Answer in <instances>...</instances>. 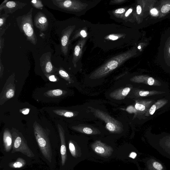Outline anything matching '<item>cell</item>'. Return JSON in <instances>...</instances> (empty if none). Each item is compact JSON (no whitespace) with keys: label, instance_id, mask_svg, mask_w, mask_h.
<instances>
[{"label":"cell","instance_id":"cell-17","mask_svg":"<svg viewBox=\"0 0 170 170\" xmlns=\"http://www.w3.org/2000/svg\"><path fill=\"white\" fill-rule=\"evenodd\" d=\"M9 15L7 14L4 13L3 14L1 15H0V28H1V33H0V37H2L5 31L7 29L9 26L6 27L5 26L6 20L7 18L9 17Z\"/></svg>","mask_w":170,"mask_h":170},{"label":"cell","instance_id":"cell-29","mask_svg":"<svg viewBox=\"0 0 170 170\" xmlns=\"http://www.w3.org/2000/svg\"><path fill=\"white\" fill-rule=\"evenodd\" d=\"M156 109V106L155 105H153L150 110V113L152 115L155 113Z\"/></svg>","mask_w":170,"mask_h":170},{"label":"cell","instance_id":"cell-39","mask_svg":"<svg viewBox=\"0 0 170 170\" xmlns=\"http://www.w3.org/2000/svg\"><path fill=\"white\" fill-rule=\"evenodd\" d=\"M151 12L152 14L154 15H156L158 14V11L156 9H153L151 10Z\"/></svg>","mask_w":170,"mask_h":170},{"label":"cell","instance_id":"cell-20","mask_svg":"<svg viewBox=\"0 0 170 170\" xmlns=\"http://www.w3.org/2000/svg\"><path fill=\"white\" fill-rule=\"evenodd\" d=\"M15 94V89L13 87H11L6 90L4 93V97L5 99H9L14 97Z\"/></svg>","mask_w":170,"mask_h":170},{"label":"cell","instance_id":"cell-42","mask_svg":"<svg viewBox=\"0 0 170 170\" xmlns=\"http://www.w3.org/2000/svg\"><path fill=\"white\" fill-rule=\"evenodd\" d=\"M169 53L170 54V48H169Z\"/></svg>","mask_w":170,"mask_h":170},{"label":"cell","instance_id":"cell-24","mask_svg":"<svg viewBox=\"0 0 170 170\" xmlns=\"http://www.w3.org/2000/svg\"><path fill=\"white\" fill-rule=\"evenodd\" d=\"M153 169L156 170H162L163 166L159 163L157 161H154L153 163Z\"/></svg>","mask_w":170,"mask_h":170},{"label":"cell","instance_id":"cell-31","mask_svg":"<svg viewBox=\"0 0 170 170\" xmlns=\"http://www.w3.org/2000/svg\"><path fill=\"white\" fill-rule=\"evenodd\" d=\"M155 80L152 78H150L148 79L147 83L150 86H152L154 84Z\"/></svg>","mask_w":170,"mask_h":170},{"label":"cell","instance_id":"cell-11","mask_svg":"<svg viewBox=\"0 0 170 170\" xmlns=\"http://www.w3.org/2000/svg\"><path fill=\"white\" fill-rule=\"evenodd\" d=\"M13 149V152H21L29 157L33 155L24 140L19 136L15 139Z\"/></svg>","mask_w":170,"mask_h":170},{"label":"cell","instance_id":"cell-41","mask_svg":"<svg viewBox=\"0 0 170 170\" xmlns=\"http://www.w3.org/2000/svg\"><path fill=\"white\" fill-rule=\"evenodd\" d=\"M138 48L139 49H141V46H139L138 47Z\"/></svg>","mask_w":170,"mask_h":170},{"label":"cell","instance_id":"cell-10","mask_svg":"<svg viewBox=\"0 0 170 170\" xmlns=\"http://www.w3.org/2000/svg\"><path fill=\"white\" fill-rule=\"evenodd\" d=\"M74 29V27L70 26L66 28L62 32L61 37V49L62 53L65 56L67 54L70 37Z\"/></svg>","mask_w":170,"mask_h":170},{"label":"cell","instance_id":"cell-6","mask_svg":"<svg viewBox=\"0 0 170 170\" xmlns=\"http://www.w3.org/2000/svg\"><path fill=\"white\" fill-rule=\"evenodd\" d=\"M95 116L103 121L106 124V128L110 133L113 134L121 133L123 130L122 123L112 117L108 113L100 110L91 108Z\"/></svg>","mask_w":170,"mask_h":170},{"label":"cell","instance_id":"cell-14","mask_svg":"<svg viewBox=\"0 0 170 170\" xmlns=\"http://www.w3.org/2000/svg\"><path fill=\"white\" fill-rule=\"evenodd\" d=\"M72 128L78 132L88 135H96L101 134L97 129L87 125H79L73 127Z\"/></svg>","mask_w":170,"mask_h":170},{"label":"cell","instance_id":"cell-5","mask_svg":"<svg viewBox=\"0 0 170 170\" xmlns=\"http://www.w3.org/2000/svg\"><path fill=\"white\" fill-rule=\"evenodd\" d=\"M68 149L71 162L73 166L90 157L89 147L87 143L79 144L70 140L68 142Z\"/></svg>","mask_w":170,"mask_h":170},{"label":"cell","instance_id":"cell-33","mask_svg":"<svg viewBox=\"0 0 170 170\" xmlns=\"http://www.w3.org/2000/svg\"><path fill=\"white\" fill-rule=\"evenodd\" d=\"M108 38L110 39H111L112 40H117L118 38L119 37L116 36L111 35H110Z\"/></svg>","mask_w":170,"mask_h":170},{"label":"cell","instance_id":"cell-12","mask_svg":"<svg viewBox=\"0 0 170 170\" xmlns=\"http://www.w3.org/2000/svg\"><path fill=\"white\" fill-rule=\"evenodd\" d=\"M34 23L35 26L41 31H45L48 28V20L46 16L42 12H38L36 15Z\"/></svg>","mask_w":170,"mask_h":170},{"label":"cell","instance_id":"cell-8","mask_svg":"<svg viewBox=\"0 0 170 170\" xmlns=\"http://www.w3.org/2000/svg\"><path fill=\"white\" fill-rule=\"evenodd\" d=\"M27 4L17 1H9L5 0L0 5L1 12L4 10L7 14H12L18 9H23L25 7Z\"/></svg>","mask_w":170,"mask_h":170},{"label":"cell","instance_id":"cell-19","mask_svg":"<svg viewBox=\"0 0 170 170\" xmlns=\"http://www.w3.org/2000/svg\"><path fill=\"white\" fill-rule=\"evenodd\" d=\"M46 95L49 97H58L64 94V92L62 90L59 89L50 90L46 93Z\"/></svg>","mask_w":170,"mask_h":170},{"label":"cell","instance_id":"cell-1","mask_svg":"<svg viewBox=\"0 0 170 170\" xmlns=\"http://www.w3.org/2000/svg\"><path fill=\"white\" fill-rule=\"evenodd\" d=\"M90 157L95 159L108 161L116 155V147L112 144L97 139L89 146Z\"/></svg>","mask_w":170,"mask_h":170},{"label":"cell","instance_id":"cell-38","mask_svg":"<svg viewBox=\"0 0 170 170\" xmlns=\"http://www.w3.org/2000/svg\"><path fill=\"white\" fill-rule=\"evenodd\" d=\"M81 34L82 37L84 38L86 37L87 36L86 33L84 30H82L81 32Z\"/></svg>","mask_w":170,"mask_h":170},{"label":"cell","instance_id":"cell-18","mask_svg":"<svg viewBox=\"0 0 170 170\" xmlns=\"http://www.w3.org/2000/svg\"><path fill=\"white\" fill-rule=\"evenodd\" d=\"M54 113L59 116L66 117L70 118L75 116L76 113L72 111L64 110H54Z\"/></svg>","mask_w":170,"mask_h":170},{"label":"cell","instance_id":"cell-23","mask_svg":"<svg viewBox=\"0 0 170 170\" xmlns=\"http://www.w3.org/2000/svg\"><path fill=\"white\" fill-rule=\"evenodd\" d=\"M25 163L24 161L20 160L15 162L11 165V167L13 168L19 169L21 168L25 165Z\"/></svg>","mask_w":170,"mask_h":170},{"label":"cell","instance_id":"cell-22","mask_svg":"<svg viewBox=\"0 0 170 170\" xmlns=\"http://www.w3.org/2000/svg\"><path fill=\"white\" fill-rule=\"evenodd\" d=\"M31 3L33 7L39 9H43L44 5L41 1L40 0H33Z\"/></svg>","mask_w":170,"mask_h":170},{"label":"cell","instance_id":"cell-28","mask_svg":"<svg viewBox=\"0 0 170 170\" xmlns=\"http://www.w3.org/2000/svg\"><path fill=\"white\" fill-rule=\"evenodd\" d=\"M126 111L130 113H134L136 112L135 109L131 106L128 107L126 109Z\"/></svg>","mask_w":170,"mask_h":170},{"label":"cell","instance_id":"cell-32","mask_svg":"<svg viewBox=\"0 0 170 170\" xmlns=\"http://www.w3.org/2000/svg\"><path fill=\"white\" fill-rule=\"evenodd\" d=\"M149 94V92L147 91H140L139 93V95L141 96V97H146V96Z\"/></svg>","mask_w":170,"mask_h":170},{"label":"cell","instance_id":"cell-40","mask_svg":"<svg viewBox=\"0 0 170 170\" xmlns=\"http://www.w3.org/2000/svg\"><path fill=\"white\" fill-rule=\"evenodd\" d=\"M132 9H129L125 14V16L126 17H128V16L130 15V14L132 12Z\"/></svg>","mask_w":170,"mask_h":170},{"label":"cell","instance_id":"cell-36","mask_svg":"<svg viewBox=\"0 0 170 170\" xmlns=\"http://www.w3.org/2000/svg\"><path fill=\"white\" fill-rule=\"evenodd\" d=\"M21 111L22 113L24 115H26L29 113V109H25L22 110Z\"/></svg>","mask_w":170,"mask_h":170},{"label":"cell","instance_id":"cell-2","mask_svg":"<svg viewBox=\"0 0 170 170\" xmlns=\"http://www.w3.org/2000/svg\"><path fill=\"white\" fill-rule=\"evenodd\" d=\"M131 56L130 53L127 52L115 57L93 72L90 75L89 78L95 79L104 77L126 61Z\"/></svg>","mask_w":170,"mask_h":170},{"label":"cell","instance_id":"cell-35","mask_svg":"<svg viewBox=\"0 0 170 170\" xmlns=\"http://www.w3.org/2000/svg\"><path fill=\"white\" fill-rule=\"evenodd\" d=\"M125 12V9L123 8L121 9H118L115 11V12L117 14H122Z\"/></svg>","mask_w":170,"mask_h":170},{"label":"cell","instance_id":"cell-9","mask_svg":"<svg viewBox=\"0 0 170 170\" xmlns=\"http://www.w3.org/2000/svg\"><path fill=\"white\" fill-rule=\"evenodd\" d=\"M51 53L44 54L40 58V65L44 73L50 75L54 72V67L52 64Z\"/></svg>","mask_w":170,"mask_h":170},{"label":"cell","instance_id":"cell-26","mask_svg":"<svg viewBox=\"0 0 170 170\" xmlns=\"http://www.w3.org/2000/svg\"><path fill=\"white\" fill-rule=\"evenodd\" d=\"M170 10V4H167L163 5L161 9V12L163 13H166L169 12Z\"/></svg>","mask_w":170,"mask_h":170},{"label":"cell","instance_id":"cell-7","mask_svg":"<svg viewBox=\"0 0 170 170\" xmlns=\"http://www.w3.org/2000/svg\"><path fill=\"white\" fill-rule=\"evenodd\" d=\"M54 9L65 12H76L80 9V4L75 1L53 0Z\"/></svg>","mask_w":170,"mask_h":170},{"label":"cell","instance_id":"cell-27","mask_svg":"<svg viewBox=\"0 0 170 170\" xmlns=\"http://www.w3.org/2000/svg\"><path fill=\"white\" fill-rule=\"evenodd\" d=\"M4 45V39L3 38L0 37V54L1 56L2 54L3 49Z\"/></svg>","mask_w":170,"mask_h":170},{"label":"cell","instance_id":"cell-34","mask_svg":"<svg viewBox=\"0 0 170 170\" xmlns=\"http://www.w3.org/2000/svg\"><path fill=\"white\" fill-rule=\"evenodd\" d=\"M49 80L51 81H57V78L54 75H50L48 76Z\"/></svg>","mask_w":170,"mask_h":170},{"label":"cell","instance_id":"cell-16","mask_svg":"<svg viewBox=\"0 0 170 170\" xmlns=\"http://www.w3.org/2000/svg\"><path fill=\"white\" fill-rule=\"evenodd\" d=\"M4 142L5 150L9 152L12 147V139L10 131L6 130L4 134Z\"/></svg>","mask_w":170,"mask_h":170},{"label":"cell","instance_id":"cell-37","mask_svg":"<svg viewBox=\"0 0 170 170\" xmlns=\"http://www.w3.org/2000/svg\"><path fill=\"white\" fill-rule=\"evenodd\" d=\"M137 12L138 15H140L142 12V8L140 5H138L137 7Z\"/></svg>","mask_w":170,"mask_h":170},{"label":"cell","instance_id":"cell-21","mask_svg":"<svg viewBox=\"0 0 170 170\" xmlns=\"http://www.w3.org/2000/svg\"><path fill=\"white\" fill-rule=\"evenodd\" d=\"M59 74L62 77L65 79L66 80L68 81H70V76L65 71L62 69V68H60L58 69Z\"/></svg>","mask_w":170,"mask_h":170},{"label":"cell","instance_id":"cell-4","mask_svg":"<svg viewBox=\"0 0 170 170\" xmlns=\"http://www.w3.org/2000/svg\"><path fill=\"white\" fill-rule=\"evenodd\" d=\"M33 128L35 138L41 151L46 159L51 161L52 153L47 132L36 122L34 123Z\"/></svg>","mask_w":170,"mask_h":170},{"label":"cell","instance_id":"cell-13","mask_svg":"<svg viewBox=\"0 0 170 170\" xmlns=\"http://www.w3.org/2000/svg\"><path fill=\"white\" fill-rule=\"evenodd\" d=\"M59 132L61 141V155L62 164L64 166L67 160V148L66 147L65 131L62 126L57 125Z\"/></svg>","mask_w":170,"mask_h":170},{"label":"cell","instance_id":"cell-25","mask_svg":"<svg viewBox=\"0 0 170 170\" xmlns=\"http://www.w3.org/2000/svg\"><path fill=\"white\" fill-rule=\"evenodd\" d=\"M135 108L137 110L143 111L145 110L146 108L142 104L137 103L135 105Z\"/></svg>","mask_w":170,"mask_h":170},{"label":"cell","instance_id":"cell-15","mask_svg":"<svg viewBox=\"0 0 170 170\" xmlns=\"http://www.w3.org/2000/svg\"><path fill=\"white\" fill-rule=\"evenodd\" d=\"M131 90L130 87L122 88L115 90L110 94V97L114 100H122L124 99Z\"/></svg>","mask_w":170,"mask_h":170},{"label":"cell","instance_id":"cell-30","mask_svg":"<svg viewBox=\"0 0 170 170\" xmlns=\"http://www.w3.org/2000/svg\"><path fill=\"white\" fill-rule=\"evenodd\" d=\"M4 70V67L3 65L2 64L1 60V62H0V76H1V78L3 75V73Z\"/></svg>","mask_w":170,"mask_h":170},{"label":"cell","instance_id":"cell-3","mask_svg":"<svg viewBox=\"0 0 170 170\" xmlns=\"http://www.w3.org/2000/svg\"><path fill=\"white\" fill-rule=\"evenodd\" d=\"M33 8L28 13L16 18L18 25L27 40L34 45L37 42V39L34 30L32 20Z\"/></svg>","mask_w":170,"mask_h":170}]
</instances>
